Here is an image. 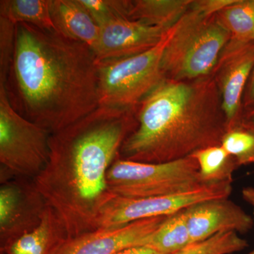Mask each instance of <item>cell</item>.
I'll use <instances>...</instances> for the list:
<instances>
[{"mask_svg":"<svg viewBox=\"0 0 254 254\" xmlns=\"http://www.w3.org/2000/svg\"><path fill=\"white\" fill-rule=\"evenodd\" d=\"M137 125L120 158L164 163L221 145L227 123L213 76L178 81L163 78L136 109Z\"/></svg>","mask_w":254,"mask_h":254,"instance_id":"obj_3","label":"cell"},{"mask_svg":"<svg viewBox=\"0 0 254 254\" xmlns=\"http://www.w3.org/2000/svg\"><path fill=\"white\" fill-rule=\"evenodd\" d=\"M50 15L57 32L93 51L100 28L80 0H51Z\"/></svg>","mask_w":254,"mask_h":254,"instance_id":"obj_14","label":"cell"},{"mask_svg":"<svg viewBox=\"0 0 254 254\" xmlns=\"http://www.w3.org/2000/svg\"><path fill=\"white\" fill-rule=\"evenodd\" d=\"M51 132L28 120L14 109L6 85L0 83V182L16 178L32 180L49 158Z\"/></svg>","mask_w":254,"mask_h":254,"instance_id":"obj_7","label":"cell"},{"mask_svg":"<svg viewBox=\"0 0 254 254\" xmlns=\"http://www.w3.org/2000/svg\"><path fill=\"white\" fill-rule=\"evenodd\" d=\"M190 156L196 160L200 179L205 185L232 182L234 172L240 168L221 145L198 150Z\"/></svg>","mask_w":254,"mask_h":254,"instance_id":"obj_17","label":"cell"},{"mask_svg":"<svg viewBox=\"0 0 254 254\" xmlns=\"http://www.w3.org/2000/svg\"><path fill=\"white\" fill-rule=\"evenodd\" d=\"M183 211L192 243L208 240L220 232L246 234L254 225V218L229 198L203 200Z\"/></svg>","mask_w":254,"mask_h":254,"instance_id":"obj_12","label":"cell"},{"mask_svg":"<svg viewBox=\"0 0 254 254\" xmlns=\"http://www.w3.org/2000/svg\"><path fill=\"white\" fill-rule=\"evenodd\" d=\"M230 39L216 14H203L190 6L174 26L173 36L164 50L163 78L187 81L211 76Z\"/></svg>","mask_w":254,"mask_h":254,"instance_id":"obj_4","label":"cell"},{"mask_svg":"<svg viewBox=\"0 0 254 254\" xmlns=\"http://www.w3.org/2000/svg\"><path fill=\"white\" fill-rule=\"evenodd\" d=\"M20 115L48 131H59L98 108L97 61L91 48L56 31L16 26L6 84Z\"/></svg>","mask_w":254,"mask_h":254,"instance_id":"obj_2","label":"cell"},{"mask_svg":"<svg viewBox=\"0 0 254 254\" xmlns=\"http://www.w3.org/2000/svg\"><path fill=\"white\" fill-rule=\"evenodd\" d=\"M183 210L169 215L151 237L148 247L163 254H173L191 245Z\"/></svg>","mask_w":254,"mask_h":254,"instance_id":"obj_20","label":"cell"},{"mask_svg":"<svg viewBox=\"0 0 254 254\" xmlns=\"http://www.w3.org/2000/svg\"><path fill=\"white\" fill-rule=\"evenodd\" d=\"M114 254H163L148 246L132 247Z\"/></svg>","mask_w":254,"mask_h":254,"instance_id":"obj_28","label":"cell"},{"mask_svg":"<svg viewBox=\"0 0 254 254\" xmlns=\"http://www.w3.org/2000/svg\"><path fill=\"white\" fill-rule=\"evenodd\" d=\"M240 126L254 133V107L244 111Z\"/></svg>","mask_w":254,"mask_h":254,"instance_id":"obj_27","label":"cell"},{"mask_svg":"<svg viewBox=\"0 0 254 254\" xmlns=\"http://www.w3.org/2000/svg\"><path fill=\"white\" fill-rule=\"evenodd\" d=\"M254 66V43L230 41L224 48L211 76L221 96L227 131L240 126L243 96Z\"/></svg>","mask_w":254,"mask_h":254,"instance_id":"obj_9","label":"cell"},{"mask_svg":"<svg viewBox=\"0 0 254 254\" xmlns=\"http://www.w3.org/2000/svg\"><path fill=\"white\" fill-rule=\"evenodd\" d=\"M100 28L94 53L97 62L120 59L154 48L170 28L150 26L128 18H120Z\"/></svg>","mask_w":254,"mask_h":254,"instance_id":"obj_13","label":"cell"},{"mask_svg":"<svg viewBox=\"0 0 254 254\" xmlns=\"http://www.w3.org/2000/svg\"><path fill=\"white\" fill-rule=\"evenodd\" d=\"M232 190L231 182H226L153 198H124L111 193L98 208L95 230L123 226L143 219L168 216L203 200L229 198Z\"/></svg>","mask_w":254,"mask_h":254,"instance_id":"obj_8","label":"cell"},{"mask_svg":"<svg viewBox=\"0 0 254 254\" xmlns=\"http://www.w3.org/2000/svg\"><path fill=\"white\" fill-rule=\"evenodd\" d=\"M80 1L99 27L115 20L128 18L131 6V0H80Z\"/></svg>","mask_w":254,"mask_h":254,"instance_id":"obj_23","label":"cell"},{"mask_svg":"<svg viewBox=\"0 0 254 254\" xmlns=\"http://www.w3.org/2000/svg\"><path fill=\"white\" fill-rule=\"evenodd\" d=\"M167 217L143 219L123 226L98 228L66 237L53 254H114L132 247L148 246Z\"/></svg>","mask_w":254,"mask_h":254,"instance_id":"obj_11","label":"cell"},{"mask_svg":"<svg viewBox=\"0 0 254 254\" xmlns=\"http://www.w3.org/2000/svg\"><path fill=\"white\" fill-rule=\"evenodd\" d=\"M247 254H254V250H252V251H251L250 253H248Z\"/></svg>","mask_w":254,"mask_h":254,"instance_id":"obj_30","label":"cell"},{"mask_svg":"<svg viewBox=\"0 0 254 254\" xmlns=\"http://www.w3.org/2000/svg\"><path fill=\"white\" fill-rule=\"evenodd\" d=\"M108 190L128 198L165 196L205 186L192 156L164 163H143L119 157L106 176Z\"/></svg>","mask_w":254,"mask_h":254,"instance_id":"obj_5","label":"cell"},{"mask_svg":"<svg viewBox=\"0 0 254 254\" xmlns=\"http://www.w3.org/2000/svg\"><path fill=\"white\" fill-rule=\"evenodd\" d=\"M254 107V66L247 82L243 96L244 111Z\"/></svg>","mask_w":254,"mask_h":254,"instance_id":"obj_26","label":"cell"},{"mask_svg":"<svg viewBox=\"0 0 254 254\" xmlns=\"http://www.w3.org/2000/svg\"><path fill=\"white\" fill-rule=\"evenodd\" d=\"M235 0H192L190 7L207 15L218 14Z\"/></svg>","mask_w":254,"mask_h":254,"instance_id":"obj_25","label":"cell"},{"mask_svg":"<svg viewBox=\"0 0 254 254\" xmlns=\"http://www.w3.org/2000/svg\"><path fill=\"white\" fill-rule=\"evenodd\" d=\"M46 207L33 180L16 177L1 184V248L38 226Z\"/></svg>","mask_w":254,"mask_h":254,"instance_id":"obj_10","label":"cell"},{"mask_svg":"<svg viewBox=\"0 0 254 254\" xmlns=\"http://www.w3.org/2000/svg\"><path fill=\"white\" fill-rule=\"evenodd\" d=\"M221 145L236 160L239 167L254 164V133L241 126L227 131Z\"/></svg>","mask_w":254,"mask_h":254,"instance_id":"obj_22","label":"cell"},{"mask_svg":"<svg viewBox=\"0 0 254 254\" xmlns=\"http://www.w3.org/2000/svg\"><path fill=\"white\" fill-rule=\"evenodd\" d=\"M192 0H131L128 18L160 27L172 28L186 13Z\"/></svg>","mask_w":254,"mask_h":254,"instance_id":"obj_16","label":"cell"},{"mask_svg":"<svg viewBox=\"0 0 254 254\" xmlns=\"http://www.w3.org/2000/svg\"><path fill=\"white\" fill-rule=\"evenodd\" d=\"M216 16L232 41L254 43V0H235Z\"/></svg>","mask_w":254,"mask_h":254,"instance_id":"obj_19","label":"cell"},{"mask_svg":"<svg viewBox=\"0 0 254 254\" xmlns=\"http://www.w3.org/2000/svg\"><path fill=\"white\" fill-rule=\"evenodd\" d=\"M67 237L63 224L46 205L38 226L1 247L3 254H53Z\"/></svg>","mask_w":254,"mask_h":254,"instance_id":"obj_15","label":"cell"},{"mask_svg":"<svg viewBox=\"0 0 254 254\" xmlns=\"http://www.w3.org/2000/svg\"><path fill=\"white\" fill-rule=\"evenodd\" d=\"M248 247V242L237 232H220L208 240L192 243L173 254H232Z\"/></svg>","mask_w":254,"mask_h":254,"instance_id":"obj_21","label":"cell"},{"mask_svg":"<svg viewBox=\"0 0 254 254\" xmlns=\"http://www.w3.org/2000/svg\"><path fill=\"white\" fill-rule=\"evenodd\" d=\"M136 125V109L99 106L50 134L48 163L33 181L67 237L95 230L98 208L111 193L107 173Z\"/></svg>","mask_w":254,"mask_h":254,"instance_id":"obj_1","label":"cell"},{"mask_svg":"<svg viewBox=\"0 0 254 254\" xmlns=\"http://www.w3.org/2000/svg\"><path fill=\"white\" fill-rule=\"evenodd\" d=\"M174 26L163 41L144 53L97 62L100 106L136 109L158 86L164 78L162 57L173 36Z\"/></svg>","mask_w":254,"mask_h":254,"instance_id":"obj_6","label":"cell"},{"mask_svg":"<svg viewBox=\"0 0 254 254\" xmlns=\"http://www.w3.org/2000/svg\"><path fill=\"white\" fill-rule=\"evenodd\" d=\"M51 0H1L0 16L14 24L26 23L40 29L56 31L51 15Z\"/></svg>","mask_w":254,"mask_h":254,"instance_id":"obj_18","label":"cell"},{"mask_svg":"<svg viewBox=\"0 0 254 254\" xmlns=\"http://www.w3.org/2000/svg\"><path fill=\"white\" fill-rule=\"evenodd\" d=\"M242 195L243 199L253 208L254 220V187H247L242 189Z\"/></svg>","mask_w":254,"mask_h":254,"instance_id":"obj_29","label":"cell"},{"mask_svg":"<svg viewBox=\"0 0 254 254\" xmlns=\"http://www.w3.org/2000/svg\"><path fill=\"white\" fill-rule=\"evenodd\" d=\"M16 25L0 16V83L6 84L16 43Z\"/></svg>","mask_w":254,"mask_h":254,"instance_id":"obj_24","label":"cell"}]
</instances>
